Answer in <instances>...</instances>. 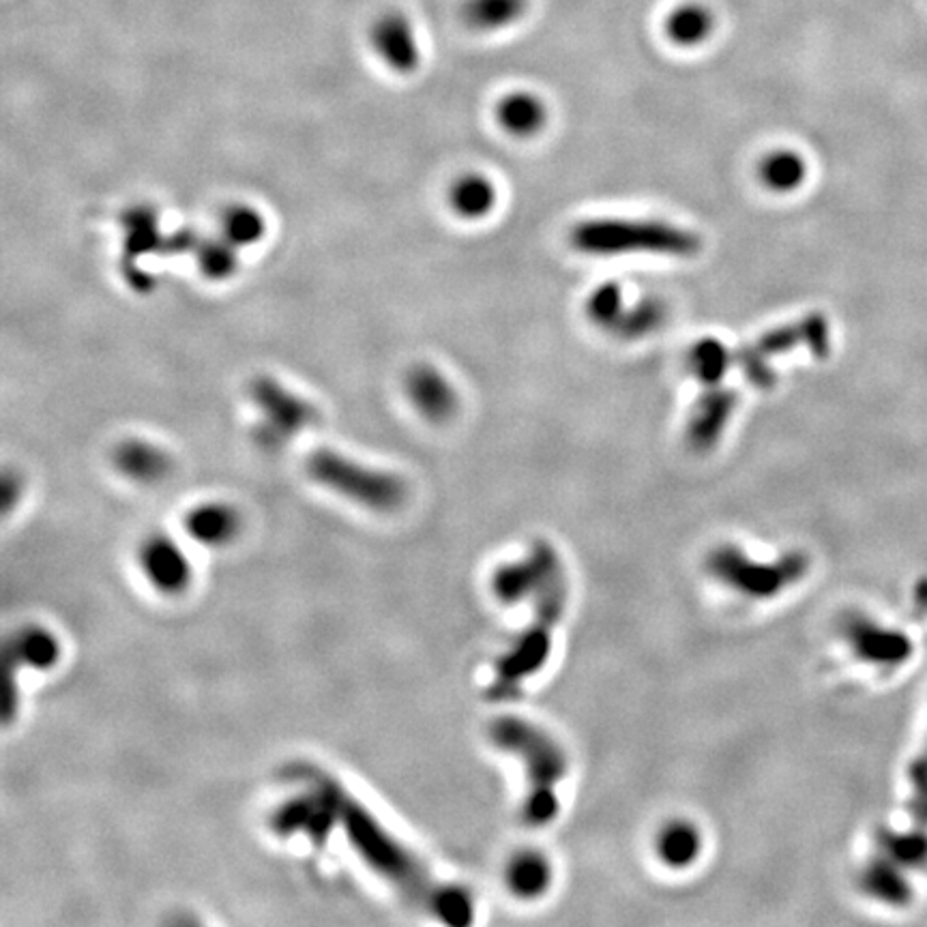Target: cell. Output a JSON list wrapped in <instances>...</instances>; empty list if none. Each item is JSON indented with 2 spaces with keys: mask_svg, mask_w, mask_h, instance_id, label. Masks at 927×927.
I'll use <instances>...</instances> for the list:
<instances>
[{
  "mask_svg": "<svg viewBox=\"0 0 927 927\" xmlns=\"http://www.w3.org/2000/svg\"><path fill=\"white\" fill-rule=\"evenodd\" d=\"M314 786L329 803L350 845L380 878L449 926H466L473 922V902L466 891L436 882L422 861L356 803L338 781L321 775Z\"/></svg>",
  "mask_w": 927,
  "mask_h": 927,
  "instance_id": "1",
  "label": "cell"
},
{
  "mask_svg": "<svg viewBox=\"0 0 927 927\" xmlns=\"http://www.w3.org/2000/svg\"><path fill=\"white\" fill-rule=\"evenodd\" d=\"M490 741L506 754L524 762L528 792L522 803V818L528 827L550 825L561 810L559 784L569 771V759L561 743L537 724L517 715H503L490 726Z\"/></svg>",
  "mask_w": 927,
  "mask_h": 927,
  "instance_id": "2",
  "label": "cell"
},
{
  "mask_svg": "<svg viewBox=\"0 0 927 927\" xmlns=\"http://www.w3.org/2000/svg\"><path fill=\"white\" fill-rule=\"evenodd\" d=\"M535 597V618L526 631L513 642L494 668V678L490 682V696L494 700H511L519 696L522 685L537 675L552 651V634L559 621L565 614L569 599V580L563 567L561 556L552 548L539 582L533 590Z\"/></svg>",
  "mask_w": 927,
  "mask_h": 927,
  "instance_id": "3",
  "label": "cell"
},
{
  "mask_svg": "<svg viewBox=\"0 0 927 927\" xmlns=\"http://www.w3.org/2000/svg\"><path fill=\"white\" fill-rule=\"evenodd\" d=\"M569 243L585 255H627L655 253L691 258L702 250V239L687 228L662 220H587L572 228Z\"/></svg>",
  "mask_w": 927,
  "mask_h": 927,
  "instance_id": "4",
  "label": "cell"
},
{
  "mask_svg": "<svg viewBox=\"0 0 927 927\" xmlns=\"http://www.w3.org/2000/svg\"><path fill=\"white\" fill-rule=\"evenodd\" d=\"M305 471L314 484L372 511H396L406 501L409 490L400 475L372 468L334 449L308 455Z\"/></svg>",
  "mask_w": 927,
  "mask_h": 927,
  "instance_id": "5",
  "label": "cell"
},
{
  "mask_svg": "<svg viewBox=\"0 0 927 927\" xmlns=\"http://www.w3.org/2000/svg\"><path fill=\"white\" fill-rule=\"evenodd\" d=\"M706 572L724 587L762 601L801 582L810 572V559L803 552H790L777 561L762 563L752 561L737 546H719L709 554Z\"/></svg>",
  "mask_w": 927,
  "mask_h": 927,
  "instance_id": "6",
  "label": "cell"
},
{
  "mask_svg": "<svg viewBox=\"0 0 927 927\" xmlns=\"http://www.w3.org/2000/svg\"><path fill=\"white\" fill-rule=\"evenodd\" d=\"M250 398L262 415L258 440L264 447H281V442L299 436L321 419L318 409L310 400L273 376H255L250 385Z\"/></svg>",
  "mask_w": 927,
  "mask_h": 927,
  "instance_id": "7",
  "label": "cell"
},
{
  "mask_svg": "<svg viewBox=\"0 0 927 927\" xmlns=\"http://www.w3.org/2000/svg\"><path fill=\"white\" fill-rule=\"evenodd\" d=\"M369 41L380 61L398 76H411L422 65V48L411 20L400 11L383 13L369 30Z\"/></svg>",
  "mask_w": 927,
  "mask_h": 927,
  "instance_id": "8",
  "label": "cell"
},
{
  "mask_svg": "<svg viewBox=\"0 0 927 927\" xmlns=\"http://www.w3.org/2000/svg\"><path fill=\"white\" fill-rule=\"evenodd\" d=\"M140 569L151 587L164 594H178L191 582V565L180 546L166 535H151L138 552Z\"/></svg>",
  "mask_w": 927,
  "mask_h": 927,
  "instance_id": "9",
  "label": "cell"
},
{
  "mask_svg": "<svg viewBox=\"0 0 927 927\" xmlns=\"http://www.w3.org/2000/svg\"><path fill=\"white\" fill-rule=\"evenodd\" d=\"M737 404L739 396L732 389L709 387V391L691 409L687 422L685 440L689 449L696 453L713 451L732 419Z\"/></svg>",
  "mask_w": 927,
  "mask_h": 927,
  "instance_id": "10",
  "label": "cell"
},
{
  "mask_svg": "<svg viewBox=\"0 0 927 927\" xmlns=\"http://www.w3.org/2000/svg\"><path fill=\"white\" fill-rule=\"evenodd\" d=\"M404 389L415 411L427 422H447L458 411L460 400L453 383L429 363H419L409 369Z\"/></svg>",
  "mask_w": 927,
  "mask_h": 927,
  "instance_id": "11",
  "label": "cell"
},
{
  "mask_svg": "<svg viewBox=\"0 0 927 927\" xmlns=\"http://www.w3.org/2000/svg\"><path fill=\"white\" fill-rule=\"evenodd\" d=\"M831 346V327L823 314H810L794 325H786L781 329L768 331L766 336L746 346V350L759 359H768L775 354H784L794 348H810L814 356H825Z\"/></svg>",
  "mask_w": 927,
  "mask_h": 927,
  "instance_id": "12",
  "label": "cell"
},
{
  "mask_svg": "<svg viewBox=\"0 0 927 927\" xmlns=\"http://www.w3.org/2000/svg\"><path fill=\"white\" fill-rule=\"evenodd\" d=\"M114 468L134 484L151 486L166 479L172 471V458L160 444L145 438H125L112 451Z\"/></svg>",
  "mask_w": 927,
  "mask_h": 927,
  "instance_id": "13",
  "label": "cell"
},
{
  "mask_svg": "<svg viewBox=\"0 0 927 927\" xmlns=\"http://www.w3.org/2000/svg\"><path fill=\"white\" fill-rule=\"evenodd\" d=\"M183 526L189 537L202 546H226L241 530V515L228 503L211 501L187 511Z\"/></svg>",
  "mask_w": 927,
  "mask_h": 927,
  "instance_id": "14",
  "label": "cell"
},
{
  "mask_svg": "<svg viewBox=\"0 0 927 927\" xmlns=\"http://www.w3.org/2000/svg\"><path fill=\"white\" fill-rule=\"evenodd\" d=\"M497 123L513 138L537 136L548 123V108L543 99L528 90H513L497 105Z\"/></svg>",
  "mask_w": 927,
  "mask_h": 927,
  "instance_id": "15",
  "label": "cell"
},
{
  "mask_svg": "<svg viewBox=\"0 0 927 927\" xmlns=\"http://www.w3.org/2000/svg\"><path fill=\"white\" fill-rule=\"evenodd\" d=\"M499 191L490 176L468 172L458 176L449 187V206L455 215L468 222L488 217L497 209Z\"/></svg>",
  "mask_w": 927,
  "mask_h": 927,
  "instance_id": "16",
  "label": "cell"
},
{
  "mask_svg": "<svg viewBox=\"0 0 927 927\" xmlns=\"http://www.w3.org/2000/svg\"><path fill=\"white\" fill-rule=\"evenodd\" d=\"M4 657L9 668L26 666L35 671H48L61 660V644L52 631L39 625H30L13 636V640L7 644Z\"/></svg>",
  "mask_w": 927,
  "mask_h": 927,
  "instance_id": "17",
  "label": "cell"
},
{
  "mask_svg": "<svg viewBox=\"0 0 927 927\" xmlns=\"http://www.w3.org/2000/svg\"><path fill=\"white\" fill-rule=\"evenodd\" d=\"M715 13L702 2H682L664 20L666 37L678 48H696L711 39L715 30Z\"/></svg>",
  "mask_w": 927,
  "mask_h": 927,
  "instance_id": "18",
  "label": "cell"
},
{
  "mask_svg": "<svg viewBox=\"0 0 927 927\" xmlns=\"http://www.w3.org/2000/svg\"><path fill=\"white\" fill-rule=\"evenodd\" d=\"M509 891L522 900H537L552 887V865L535 850L517 852L506 865Z\"/></svg>",
  "mask_w": 927,
  "mask_h": 927,
  "instance_id": "19",
  "label": "cell"
},
{
  "mask_svg": "<svg viewBox=\"0 0 927 927\" xmlns=\"http://www.w3.org/2000/svg\"><path fill=\"white\" fill-rule=\"evenodd\" d=\"M125 237V258L140 260L147 253L166 250V239L160 228V217L151 206H134L121 220Z\"/></svg>",
  "mask_w": 927,
  "mask_h": 927,
  "instance_id": "20",
  "label": "cell"
},
{
  "mask_svg": "<svg viewBox=\"0 0 927 927\" xmlns=\"http://www.w3.org/2000/svg\"><path fill=\"white\" fill-rule=\"evenodd\" d=\"M732 365L735 354L719 339H698L687 352V369L704 387H719Z\"/></svg>",
  "mask_w": 927,
  "mask_h": 927,
  "instance_id": "21",
  "label": "cell"
},
{
  "mask_svg": "<svg viewBox=\"0 0 927 927\" xmlns=\"http://www.w3.org/2000/svg\"><path fill=\"white\" fill-rule=\"evenodd\" d=\"M528 11V0H464L462 20L479 33H494L519 22Z\"/></svg>",
  "mask_w": 927,
  "mask_h": 927,
  "instance_id": "22",
  "label": "cell"
},
{
  "mask_svg": "<svg viewBox=\"0 0 927 927\" xmlns=\"http://www.w3.org/2000/svg\"><path fill=\"white\" fill-rule=\"evenodd\" d=\"M760 183L773 193H792L807 178V162L790 149H777L766 153L760 162Z\"/></svg>",
  "mask_w": 927,
  "mask_h": 927,
  "instance_id": "23",
  "label": "cell"
},
{
  "mask_svg": "<svg viewBox=\"0 0 927 927\" xmlns=\"http://www.w3.org/2000/svg\"><path fill=\"white\" fill-rule=\"evenodd\" d=\"M655 848H657L662 863H666L668 867H675V869H682V867H689L691 863H696V859L700 856L702 838H700V831L691 823L673 820L660 831Z\"/></svg>",
  "mask_w": 927,
  "mask_h": 927,
  "instance_id": "24",
  "label": "cell"
},
{
  "mask_svg": "<svg viewBox=\"0 0 927 927\" xmlns=\"http://www.w3.org/2000/svg\"><path fill=\"white\" fill-rule=\"evenodd\" d=\"M222 237L239 250L252 248L266 235V220L252 204H230L222 213Z\"/></svg>",
  "mask_w": 927,
  "mask_h": 927,
  "instance_id": "25",
  "label": "cell"
},
{
  "mask_svg": "<svg viewBox=\"0 0 927 927\" xmlns=\"http://www.w3.org/2000/svg\"><path fill=\"white\" fill-rule=\"evenodd\" d=\"M237 250L239 248L222 235L213 239H200L196 248V262L200 266V273L211 281H226L235 277L241 266Z\"/></svg>",
  "mask_w": 927,
  "mask_h": 927,
  "instance_id": "26",
  "label": "cell"
},
{
  "mask_svg": "<svg viewBox=\"0 0 927 927\" xmlns=\"http://www.w3.org/2000/svg\"><path fill=\"white\" fill-rule=\"evenodd\" d=\"M666 316L668 310L660 299H644L634 308H625L612 331L621 339L647 338L664 325Z\"/></svg>",
  "mask_w": 927,
  "mask_h": 927,
  "instance_id": "27",
  "label": "cell"
},
{
  "mask_svg": "<svg viewBox=\"0 0 927 927\" xmlns=\"http://www.w3.org/2000/svg\"><path fill=\"white\" fill-rule=\"evenodd\" d=\"M625 312V299H623V288L618 284H603L599 286L587 301V314L594 325H599L601 329L612 331L614 325L618 323V318Z\"/></svg>",
  "mask_w": 927,
  "mask_h": 927,
  "instance_id": "28",
  "label": "cell"
},
{
  "mask_svg": "<svg viewBox=\"0 0 927 927\" xmlns=\"http://www.w3.org/2000/svg\"><path fill=\"white\" fill-rule=\"evenodd\" d=\"M17 497H20V479L11 471H7L2 477V509L9 511L15 505Z\"/></svg>",
  "mask_w": 927,
  "mask_h": 927,
  "instance_id": "29",
  "label": "cell"
}]
</instances>
